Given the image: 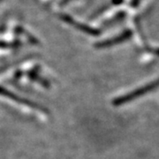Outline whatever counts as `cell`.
<instances>
[{"instance_id": "cell-1", "label": "cell", "mask_w": 159, "mask_h": 159, "mask_svg": "<svg viewBox=\"0 0 159 159\" xmlns=\"http://www.w3.org/2000/svg\"><path fill=\"white\" fill-rule=\"evenodd\" d=\"M0 1H2V0H0Z\"/></svg>"}]
</instances>
